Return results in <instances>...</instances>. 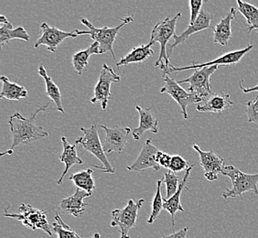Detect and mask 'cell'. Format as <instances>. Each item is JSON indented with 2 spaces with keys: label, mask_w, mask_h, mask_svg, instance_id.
<instances>
[{
  "label": "cell",
  "mask_w": 258,
  "mask_h": 238,
  "mask_svg": "<svg viewBox=\"0 0 258 238\" xmlns=\"http://www.w3.org/2000/svg\"><path fill=\"white\" fill-rule=\"evenodd\" d=\"M50 103L39 106L29 117H24L19 112L10 116L9 124L12 133V150L20 145H30L49 136V133L42 127L36 123L37 115L47 109Z\"/></svg>",
  "instance_id": "obj_1"
},
{
  "label": "cell",
  "mask_w": 258,
  "mask_h": 238,
  "mask_svg": "<svg viewBox=\"0 0 258 238\" xmlns=\"http://www.w3.org/2000/svg\"><path fill=\"white\" fill-rule=\"evenodd\" d=\"M181 16L179 12L174 18H166L162 21H159L151 32V39L150 42L155 44L159 42L160 44V51H159V58L157 60L155 67H159L160 69L165 72L166 75H169V71L173 67V65L169 62V57L167 52V47L169 45V40L170 38H173L175 35V30L177 21Z\"/></svg>",
  "instance_id": "obj_2"
},
{
  "label": "cell",
  "mask_w": 258,
  "mask_h": 238,
  "mask_svg": "<svg viewBox=\"0 0 258 238\" xmlns=\"http://www.w3.org/2000/svg\"><path fill=\"white\" fill-rule=\"evenodd\" d=\"M121 24L114 28L110 27H104V28H95L89 20L86 19H81L82 24L87 27V30H75V32L79 35H90L91 38L97 42L100 46V54L106 53L110 51L111 54L113 56L115 65L118 63L115 58V55L114 52V43L115 39L117 37V34L119 30L124 27V25L128 24L130 22L133 21V17L128 16L125 17L124 19H121Z\"/></svg>",
  "instance_id": "obj_3"
},
{
  "label": "cell",
  "mask_w": 258,
  "mask_h": 238,
  "mask_svg": "<svg viewBox=\"0 0 258 238\" xmlns=\"http://www.w3.org/2000/svg\"><path fill=\"white\" fill-rule=\"evenodd\" d=\"M222 174L231 178L233 184L232 189H227L226 192L223 194L224 199L235 198L240 196L243 200V194L251 191L258 194V173H244L233 165H229L224 167Z\"/></svg>",
  "instance_id": "obj_4"
},
{
  "label": "cell",
  "mask_w": 258,
  "mask_h": 238,
  "mask_svg": "<svg viewBox=\"0 0 258 238\" xmlns=\"http://www.w3.org/2000/svg\"><path fill=\"white\" fill-rule=\"evenodd\" d=\"M81 131L84 135L76 139L75 144L81 145L83 149L93 154L95 158H97L100 162L103 164V166L94 165L95 168L101 169L104 173L114 174V169L104 153L103 145L101 143L97 125L93 124L89 129L82 128Z\"/></svg>",
  "instance_id": "obj_5"
},
{
  "label": "cell",
  "mask_w": 258,
  "mask_h": 238,
  "mask_svg": "<svg viewBox=\"0 0 258 238\" xmlns=\"http://www.w3.org/2000/svg\"><path fill=\"white\" fill-rule=\"evenodd\" d=\"M4 216L8 218H13L20 221L25 226L32 230L40 229L44 231L49 235H52L53 230L47 220V213L43 210L34 208L31 205L21 204L20 207V213H8V209H6Z\"/></svg>",
  "instance_id": "obj_6"
},
{
  "label": "cell",
  "mask_w": 258,
  "mask_h": 238,
  "mask_svg": "<svg viewBox=\"0 0 258 238\" xmlns=\"http://www.w3.org/2000/svg\"><path fill=\"white\" fill-rule=\"evenodd\" d=\"M144 202V199H141L138 203H135L130 199L124 208L115 209L112 212L111 225L118 229L120 238H130L129 231L135 227L139 210L143 206Z\"/></svg>",
  "instance_id": "obj_7"
},
{
  "label": "cell",
  "mask_w": 258,
  "mask_h": 238,
  "mask_svg": "<svg viewBox=\"0 0 258 238\" xmlns=\"http://www.w3.org/2000/svg\"><path fill=\"white\" fill-rule=\"evenodd\" d=\"M163 80L164 85L160 89V93L170 95L180 106L184 118H189V115L187 108L189 104H200L204 101L199 98L196 94L189 93V91H186L182 88L179 83L174 78H171L169 75L164 74Z\"/></svg>",
  "instance_id": "obj_8"
},
{
  "label": "cell",
  "mask_w": 258,
  "mask_h": 238,
  "mask_svg": "<svg viewBox=\"0 0 258 238\" xmlns=\"http://www.w3.org/2000/svg\"><path fill=\"white\" fill-rule=\"evenodd\" d=\"M217 69H218L217 65L196 69L189 78L179 81L178 83L179 85L189 84V89H188L189 93L196 94L199 98L204 101L213 94L210 80H211V76L214 75Z\"/></svg>",
  "instance_id": "obj_9"
},
{
  "label": "cell",
  "mask_w": 258,
  "mask_h": 238,
  "mask_svg": "<svg viewBox=\"0 0 258 238\" xmlns=\"http://www.w3.org/2000/svg\"><path fill=\"white\" fill-rule=\"evenodd\" d=\"M120 81V76L115 74L114 70L110 66L104 64L100 72L99 79L95 86L94 96L90 100L93 104L100 103L102 109L107 108L108 102L112 99L111 94V85Z\"/></svg>",
  "instance_id": "obj_10"
},
{
  "label": "cell",
  "mask_w": 258,
  "mask_h": 238,
  "mask_svg": "<svg viewBox=\"0 0 258 238\" xmlns=\"http://www.w3.org/2000/svg\"><path fill=\"white\" fill-rule=\"evenodd\" d=\"M40 34L39 40L35 43L34 47L37 49L40 46H46L47 50L50 52H55L58 46L63 41V40L71 38L75 39L79 37L75 31L72 32H66L62 30H59L55 27H50L46 22H43L40 25Z\"/></svg>",
  "instance_id": "obj_11"
},
{
  "label": "cell",
  "mask_w": 258,
  "mask_h": 238,
  "mask_svg": "<svg viewBox=\"0 0 258 238\" xmlns=\"http://www.w3.org/2000/svg\"><path fill=\"white\" fill-rule=\"evenodd\" d=\"M101 128L104 129L106 134V138L103 145L104 153H121L127 143L129 134L132 132L131 129L121 128L119 126H116L114 128H108L105 125H101Z\"/></svg>",
  "instance_id": "obj_12"
},
{
  "label": "cell",
  "mask_w": 258,
  "mask_h": 238,
  "mask_svg": "<svg viewBox=\"0 0 258 238\" xmlns=\"http://www.w3.org/2000/svg\"><path fill=\"white\" fill-rule=\"evenodd\" d=\"M192 148L198 152L200 165L204 170V177L210 182L216 181L218 178L219 174H222L224 171V159L219 157L213 150H202L197 144H194Z\"/></svg>",
  "instance_id": "obj_13"
},
{
  "label": "cell",
  "mask_w": 258,
  "mask_h": 238,
  "mask_svg": "<svg viewBox=\"0 0 258 238\" xmlns=\"http://www.w3.org/2000/svg\"><path fill=\"white\" fill-rule=\"evenodd\" d=\"M253 48V43H250L248 46L242 50H233L227 52L225 54L220 56L218 58L214 59V61H211L208 63L204 64H192L189 66H185V67H172L169 71V75L173 73H178V72H182V71H188V70H196L204 68V67H211V66H215V65H233L238 64L239 62L242 60L243 56L248 53L250 50Z\"/></svg>",
  "instance_id": "obj_14"
},
{
  "label": "cell",
  "mask_w": 258,
  "mask_h": 238,
  "mask_svg": "<svg viewBox=\"0 0 258 238\" xmlns=\"http://www.w3.org/2000/svg\"><path fill=\"white\" fill-rule=\"evenodd\" d=\"M152 139L146 140L142 149L139 153L138 159L134 163L127 166L126 169L129 171H144L148 169H153L158 171L160 169L159 164L157 162V154L159 150L154 144H152Z\"/></svg>",
  "instance_id": "obj_15"
},
{
  "label": "cell",
  "mask_w": 258,
  "mask_h": 238,
  "mask_svg": "<svg viewBox=\"0 0 258 238\" xmlns=\"http://www.w3.org/2000/svg\"><path fill=\"white\" fill-rule=\"evenodd\" d=\"M212 20H213V16L209 12L208 10H202L200 15H199L198 19L196 20L194 24L189 25V27L184 30L181 34L174 35L173 42L168 45V47H167V52H168L169 57V55L172 53L174 48H176L177 46L183 43L184 41H186L187 39H189L191 35L197 33L199 31H202V30L213 29L212 26H211Z\"/></svg>",
  "instance_id": "obj_16"
},
{
  "label": "cell",
  "mask_w": 258,
  "mask_h": 238,
  "mask_svg": "<svg viewBox=\"0 0 258 238\" xmlns=\"http://www.w3.org/2000/svg\"><path fill=\"white\" fill-rule=\"evenodd\" d=\"M92 194L77 188L75 194L64 198L60 203V211H62L67 215H72L75 217H80L86 211L88 204H85L84 199L90 197Z\"/></svg>",
  "instance_id": "obj_17"
},
{
  "label": "cell",
  "mask_w": 258,
  "mask_h": 238,
  "mask_svg": "<svg viewBox=\"0 0 258 238\" xmlns=\"http://www.w3.org/2000/svg\"><path fill=\"white\" fill-rule=\"evenodd\" d=\"M136 109L139 112L140 122L139 127L131 132L135 140L140 139L147 131L157 134L159 132V120L156 118L151 108H142L140 105H136Z\"/></svg>",
  "instance_id": "obj_18"
},
{
  "label": "cell",
  "mask_w": 258,
  "mask_h": 238,
  "mask_svg": "<svg viewBox=\"0 0 258 238\" xmlns=\"http://www.w3.org/2000/svg\"><path fill=\"white\" fill-rule=\"evenodd\" d=\"M236 18V10L231 8L226 16L214 28V44L227 46L232 39V21Z\"/></svg>",
  "instance_id": "obj_19"
},
{
  "label": "cell",
  "mask_w": 258,
  "mask_h": 238,
  "mask_svg": "<svg viewBox=\"0 0 258 238\" xmlns=\"http://www.w3.org/2000/svg\"><path fill=\"white\" fill-rule=\"evenodd\" d=\"M233 102L231 100L229 94H224L223 92L213 94L209 99L203 104L197 105L199 112H210V113H223L232 106Z\"/></svg>",
  "instance_id": "obj_20"
},
{
  "label": "cell",
  "mask_w": 258,
  "mask_h": 238,
  "mask_svg": "<svg viewBox=\"0 0 258 238\" xmlns=\"http://www.w3.org/2000/svg\"><path fill=\"white\" fill-rule=\"evenodd\" d=\"M194 167V165L189 166V169L185 171L183 180H182V182L179 184V189H178L177 193L174 194L171 198L163 199V209H165L166 211H168L169 214H170V216H171L172 227H174V225H175V215H176V213H177L178 211L182 212V213L184 212L183 207L181 206V203H180V196H181V194H182L184 189H187V190H188V188H186V184L188 183L189 175H190L191 169H192Z\"/></svg>",
  "instance_id": "obj_21"
},
{
  "label": "cell",
  "mask_w": 258,
  "mask_h": 238,
  "mask_svg": "<svg viewBox=\"0 0 258 238\" xmlns=\"http://www.w3.org/2000/svg\"><path fill=\"white\" fill-rule=\"evenodd\" d=\"M61 142H62V146H63V150L60 154L59 159L62 163H64L65 169L60 178L58 180V185L62 184L66 173L69 171V169L74 165H75V164H79V165L84 164L83 159L79 158V156H78V152H77V149H76L75 145L70 144L65 137L61 138Z\"/></svg>",
  "instance_id": "obj_22"
},
{
  "label": "cell",
  "mask_w": 258,
  "mask_h": 238,
  "mask_svg": "<svg viewBox=\"0 0 258 238\" xmlns=\"http://www.w3.org/2000/svg\"><path fill=\"white\" fill-rule=\"evenodd\" d=\"M152 45L153 43L149 41V44L134 47L129 53L122 57L115 65L117 69L119 70L120 66H126L130 64H142L146 60L149 59V57L154 54V50L151 49Z\"/></svg>",
  "instance_id": "obj_23"
},
{
  "label": "cell",
  "mask_w": 258,
  "mask_h": 238,
  "mask_svg": "<svg viewBox=\"0 0 258 238\" xmlns=\"http://www.w3.org/2000/svg\"><path fill=\"white\" fill-rule=\"evenodd\" d=\"M0 80L2 82L0 99L20 101L28 96L29 92L24 86L18 85L17 83H11L7 76H1Z\"/></svg>",
  "instance_id": "obj_24"
},
{
  "label": "cell",
  "mask_w": 258,
  "mask_h": 238,
  "mask_svg": "<svg viewBox=\"0 0 258 238\" xmlns=\"http://www.w3.org/2000/svg\"><path fill=\"white\" fill-rule=\"evenodd\" d=\"M38 71H39V75L44 80L45 85H46V94L50 97V100L56 104V107H57V109L59 110V112L64 114V109H63V106L61 104V94H60V88L58 87V85L55 84L52 78L49 76L43 65H40Z\"/></svg>",
  "instance_id": "obj_25"
},
{
  "label": "cell",
  "mask_w": 258,
  "mask_h": 238,
  "mask_svg": "<svg viewBox=\"0 0 258 238\" xmlns=\"http://www.w3.org/2000/svg\"><path fill=\"white\" fill-rule=\"evenodd\" d=\"M25 40L29 41L30 39V35L26 31L23 27H18L14 29L10 21L2 23L0 28V44L1 46L9 43L10 40Z\"/></svg>",
  "instance_id": "obj_26"
},
{
  "label": "cell",
  "mask_w": 258,
  "mask_h": 238,
  "mask_svg": "<svg viewBox=\"0 0 258 238\" xmlns=\"http://www.w3.org/2000/svg\"><path fill=\"white\" fill-rule=\"evenodd\" d=\"M93 54H100V46L97 42L92 43L85 50H80L73 56V65L78 75H82L84 70L89 65L90 56Z\"/></svg>",
  "instance_id": "obj_27"
},
{
  "label": "cell",
  "mask_w": 258,
  "mask_h": 238,
  "mask_svg": "<svg viewBox=\"0 0 258 238\" xmlns=\"http://www.w3.org/2000/svg\"><path fill=\"white\" fill-rule=\"evenodd\" d=\"M93 173H94V169H86L77 173L72 174L70 176L69 180L74 182V184L75 186H77V188L92 194L95 189V180L93 178Z\"/></svg>",
  "instance_id": "obj_28"
},
{
  "label": "cell",
  "mask_w": 258,
  "mask_h": 238,
  "mask_svg": "<svg viewBox=\"0 0 258 238\" xmlns=\"http://www.w3.org/2000/svg\"><path fill=\"white\" fill-rule=\"evenodd\" d=\"M238 11L245 18L248 24V32L255 31L258 33V8L247 2L237 0Z\"/></svg>",
  "instance_id": "obj_29"
},
{
  "label": "cell",
  "mask_w": 258,
  "mask_h": 238,
  "mask_svg": "<svg viewBox=\"0 0 258 238\" xmlns=\"http://www.w3.org/2000/svg\"><path fill=\"white\" fill-rule=\"evenodd\" d=\"M55 223L51 224L53 233L58 234V238H81L75 230L71 229L68 224L62 221V219L59 215V213H56L55 215Z\"/></svg>",
  "instance_id": "obj_30"
},
{
  "label": "cell",
  "mask_w": 258,
  "mask_h": 238,
  "mask_svg": "<svg viewBox=\"0 0 258 238\" xmlns=\"http://www.w3.org/2000/svg\"><path fill=\"white\" fill-rule=\"evenodd\" d=\"M163 184L162 180H159L158 181V184H157V192L155 194L154 198L152 200V209H151V213H150V216H149V220H148V223H154L155 220L159 217V213L161 212V210L163 209V199L162 198V195H161V185Z\"/></svg>",
  "instance_id": "obj_31"
},
{
  "label": "cell",
  "mask_w": 258,
  "mask_h": 238,
  "mask_svg": "<svg viewBox=\"0 0 258 238\" xmlns=\"http://www.w3.org/2000/svg\"><path fill=\"white\" fill-rule=\"evenodd\" d=\"M162 182L166 185V197L165 199L171 198L174 194L177 193V191L179 189V176L173 171L169 170L168 172L164 174Z\"/></svg>",
  "instance_id": "obj_32"
},
{
  "label": "cell",
  "mask_w": 258,
  "mask_h": 238,
  "mask_svg": "<svg viewBox=\"0 0 258 238\" xmlns=\"http://www.w3.org/2000/svg\"><path fill=\"white\" fill-rule=\"evenodd\" d=\"M189 162L183 159L181 156L175 154L171 158V162H170V166H169V169L173 171V172H180L183 170H187L189 169Z\"/></svg>",
  "instance_id": "obj_33"
},
{
  "label": "cell",
  "mask_w": 258,
  "mask_h": 238,
  "mask_svg": "<svg viewBox=\"0 0 258 238\" xmlns=\"http://www.w3.org/2000/svg\"><path fill=\"white\" fill-rule=\"evenodd\" d=\"M245 114L247 115L249 123L258 125V95L253 101H248L246 104Z\"/></svg>",
  "instance_id": "obj_34"
},
{
  "label": "cell",
  "mask_w": 258,
  "mask_h": 238,
  "mask_svg": "<svg viewBox=\"0 0 258 238\" xmlns=\"http://www.w3.org/2000/svg\"><path fill=\"white\" fill-rule=\"evenodd\" d=\"M204 1L203 0H189V10H190V20L189 25L194 24L196 20L198 19L199 15L202 11V8L204 5Z\"/></svg>",
  "instance_id": "obj_35"
},
{
  "label": "cell",
  "mask_w": 258,
  "mask_h": 238,
  "mask_svg": "<svg viewBox=\"0 0 258 238\" xmlns=\"http://www.w3.org/2000/svg\"><path fill=\"white\" fill-rule=\"evenodd\" d=\"M171 158H172V156H170L169 154L159 150L158 154H157L156 159H157V162L159 164L160 167L169 169L170 162H171Z\"/></svg>",
  "instance_id": "obj_36"
},
{
  "label": "cell",
  "mask_w": 258,
  "mask_h": 238,
  "mask_svg": "<svg viewBox=\"0 0 258 238\" xmlns=\"http://www.w3.org/2000/svg\"><path fill=\"white\" fill-rule=\"evenodd\" d=\"M189 231V227H184V228L180 229L178 232H174L171 234L169 235H165L162 238H187V233Z\"/></svg>",
  "instance_id": "obj_37"
},
{
  "label": "cell",
  "mask_w": 258,
  "mask_h": 238,
  "mask_svg": "<svg viewBox=\"0 0 258 238\" xmlns=\"http://www.w3.org/2000/svg\"><path fill=\"white\" fill-rule=\"evenodd\" d=\"M242 83H243V81L240 82V88H241V90L243 91L244 94H249V93H253V92H258V85L253 86V87H251V88H244L243 85H242Z\"/></svg>",
  "instance_id": "obj_38"
},
{
  "label": "cell",
  "mask_w": 258,
  "mask_h": 238,
  "mask_svg": "<svg viewBox=\"0 0 258 238\" xmlns=\"http://www.w3.org/2000/svg\"><path fill=\"white\" fill-rule=\"evenodd\" d=\"M81 238H82V237H81ZM90 238H101V235H100L99 233H95V234H94V235H93V236H92V237H90Z\"/></svg>",
  "instance_id": "obj_39"
}]
</instances>
